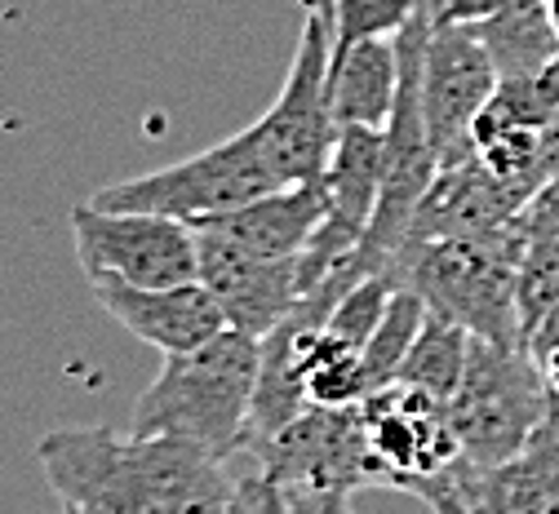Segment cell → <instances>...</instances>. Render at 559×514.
I'll use <instances>...</instances> for the list:
<instances>
[{
    "mask_svg": "<svg viewBox=\"0 0 559 514\" xmlns=\"http://www.w3.org/2000/svg\"><path fill=\"white\" fill-rule=\"evenodd\" d=\"M62 514H231L227 462L187 439L62 426L36 444Z\"/></svg>",
    "mask_w": 559,
    "mask_h": 514,
    "instance_id": "6da1fadb",
    "label": "cell"
},
{
    "mask_svg": "<svg viewBox=\"0 0 559 514\" xmlns=\"http://www.w3.org/2000/svg\"><path fill=\"white\" fill-rule=\"evenodd\" d=\"M258 363L262 342L240 328H223L195 350L165 355L156 382L138 395L129 430L187 439V444L231 462L236 453H245Z\"/></svg>",
    "mask_w": 559,
    "mask_h": 514,
    "instance_id": "7a4b0ae2",
    "label": "cell"
},
{
    "mask_svg": "<svg viewBox=\"0 0 559 514\" xmlns=\"http://www.w3.org/2000/svg\"><path fill=\"white\" fill-rule=\"evenodd\" d=\"M520 253H524V217L498 231L408 244L391 271V284L413 288L431 311L449 315L479 342L524 346V324L515 302Z\"/></svg>",
    "mask_w": 559,
    "mask_h": 514,
    "instance_id": "3957f363",
    "label": "cell"
},
{
    "mask_svg": "<svg viewBox=\"0 0 559 514\" xmlns=\"http://www.w3.org/2000/svg\"><path fill=\"white\" fill-rule=\"evenodd\" d=\"M289 187L280 165L271 160L262 129L249 124L214 146H204L200 156H187L178 165L152 169L143 178H124L111 187H98L90 200L103 208H138V213H165L178 223L195 227L200 217H214L227 208H240L258 195H271Z\"/></svg>",
    "mask_w": 559,
    "mask_h": 514,
    "instance_id": "277c9868",
    "label": "cell"
},
{
    "mask_svg": "<svg viewBox=\"0 0 559 514\" xmlns=\"http://www.w3.org/2000/svg\"><path fill=\"white\" fill-rule=\"evenodd\" d=\"M550 408L555 395L528 346H493L475 337L462 386L449 399V421L462 444L457 466L484 470L515 457Z\"/></svg>",
    "mask_w": 559,
    "mask_h": 514,
    "instance_id": "5b68a950",
    "label": "cell"
},
{
    "mask_svg": "<svg viewBox=\"0 0 559 514\" xmlns=\"http://www.w3.org/2000/svg\"><path fill=\"white\" fill-rule=\"evenodd\" d=\"M72 240L85 279H120L138 288H174L200 279L195 231L165 213L103 208L81 200L72 208Z\"/></svg>",
    "mask_w": 559,
    "mask_h": 514,
    "instance_id": "8992f818",
    "label": "cell"
},
{
    "mask_svg": "<svg viewBox=\"0 0 559 514\" xmlns=\"http://www.w3.org/2000/svg\"><path fill=\"white\" fill-rule=\"evenodd\" d=\"M258 470L275 479L285 492H360V488H391L386 470L378 466L360 404L346 408H307L285 430L249 449Z\"/></svg>",
    "mask_w": 559,
    "mask_h": 514,
    "instance_id": "52a82bcc",
    "label": "cell"
},
{
    "mask_svg": "<svg viewBox=\"0 0 559 514\" xmlns=\"http://www.w3.org/2000/svg\"><path fill=\"white\" fill-rule=\"evenodd\" d=\"M498 94V67L471 23H431L423 49V120L440 169L471 160L475 116Z\"/></svg>",
    "mask_w": 559,
    "mask_h": 514,
    "instance_id": "ba28073f",
    "label": "cell"
},
{
    "mask_svg": "<svg viewBox=\"0 0 559 514\" xmlns=\"http://www.w3.org/2000/svg\"><path fill=\"white\" fill-rule=\"evenodd\" d=\"M365 439L386 470V483L400 492H413L440 475H449L462 462V444L449 421V404L417 391L408 382L378 386L360 399Z\"/></svg>",
    "mask_w": 559,
    "mask_h": 514,
    "instance_id": "9c48e42d",
    "label": "cell"
},
{
    "mask_svg": "<svg viewBox=\"0 0 559 514\" xmlns=\"http://www.w3.org/2000/svg\"><path fill=\"white\" fill-rule=\"evenodd\" d=\"M195 244H200V284L214 292V302L223 307L227 328H240V333L262 342L307 298L302 253L298 258H266V253H253V249H245L227 236H214V231H195Z\"/></svg>",
    "mask_w": 559,
    "mask_h": 514,
    "instance_id": "30bf717a",
    "label": "cell"
},
{
    "mask_svg": "<svg viewBox=\"0 0 559 514\" xmlns=\"http://www.w3.org/2000/svg\"><path fill=\"white\" fill-rule=\"evenodd\" d=\"M431 483L449 488L466 514H559V399L515 457L484 470L453 466Z\"/></svg>",
    "mask_w": 559,
    "mask_h": 514,
    "instance_id": "8fae6325",
    "label": "cell"
},
{
    "mask_svg": "<svg viewBox=\"0 0 559 514\" xmlns=\"http://www.w3.org/2000/svg\"><path fill=\"white\" fill-rule=\"evenodd\" d=\"M98 307L138 342H147L165 355L195 350L204 342H214L227 328L223 307L214 302L200 279L174 284V288H138L120 279H90Z\"/></svg>",
    "mask_w": 559,
    "mask_h": 514,
    "instance_id": "7c38bea8",
    "label": "cell"
},
{
    "mask_svg": "<svg viewBox=\"0 0 559 514\" xmlns=\"http://www.w3.org/2000/svg\"><path fill=\"white\" fill-rule=\"evenodd\" d=\"M524 200L488 174L475 156L462 165H449L436 174L431 191L423 195L413 213V227H408V244H423V240H444V236H479V231H498L515 217H524ZM400 262V258H395ZM395 271V266H391Z\"/></svg>",
    "mask_w": 559,
    "mask_h": 514,
    "instance_id": "4fadbf2b",
    "label": "cell"
},
{
    "mask_svg": "<svg viewBox=\"0 0 559 514\" xmlns=\"http://www.w3.org/2000/svg\"><path fill=\"white\" fill-rule=\"evenodd\" d=\"M329 217V191L324 178L320 182H298V187H280L271 195H258L240 208L214 213V217H200L195 231H214L227 236L253 253L266 258H298L316 231L324 227Z\"/></svg>",
    "mask_w": 559,
    "mask_h": 514,
    "instance_id": "5bb4252c",
    "label": "cell"
},
{
    "mask_svg": "<svg viewBox=\"0 0 559 514\" xmlns=\"http://www.w3.org/2000/svg\"><path fill=\"white\" fill-rule=\"evenodd\" d=\"M395 89H400V53H395V36L391 40H356L333 49L329 62V111L333 124H369V129H386L391 107H395Z\"/></svg>",
    "mask_w": 559,
    "mask_h": 514,
    "instance_id": "9a60e30c",
    "label": "cell"
},
{
    "mask_svg": "<svg viewBox=\"0 0 559 514\" xmlns=\"http://www.w3.org/2000/svg\"><path fill=\"white\" fill-rule=\"evenodd\" d=\"M471 27L484 40L488 58H493L498 81H528L542 67H550V58L559 53V36L546 19L542 0H515V5L488 14Z\"/></svg>",
    "mask_w": 559,
    "mask_h": 514,
    "instance_id": "2e32d148",
    "label": "cell"
},
{
    "mask_svg": "<svg viewBox=\"0 0 559 514\" xmlns=\"http://www.w3.org/2000/svg\"><path fill=\"white\" fill-rule=\"evenodd\" d=\"M471 333L462 324H453L449 315L431 311L427 307V320L417 328L404 363H400V378L395 382H408L417 391H427L436 399H453V391L462 386V373H466V359H471Z\"/></svg>",
    "mask_w": 559,
    "mask_h": 514,
    "instance_id": "e0dca14e",
    "label": "cell"
},
{
    "mask_svg": "<svg viewBox=\"0 0 559 514\" xmlns=\"http://www.w3.org/2000/svg\"><path fill=\"white\" fill-rule=\"evenodd\" d=\"M423 320H427V302L417 298L413 288H395L382 324L373 328V337L365 346V382H369V391L391 386L400 378V363H404L417 328H423Z\"/></svg>",
    "mask_w": 559,
    "mask_h": 514,
    "instance_id": "ac0fdd59",
    "label": "cell"
},
{
    "mask_svg": "<svg viewBox=\"0 0 559 514\" xmlns=\"http://www.w3.org/2000/svg\"><path fill=\"white\" fill-rule=\"evenodd\" d=\"M427 5L431 0H333V49L356 40H391Z\"/></svg>",
    "mask_w": 559,
    "mask_h": 514,
    "instance_id": "d6986e66",
    "label": "cell"
},
{
    "mask_svg": "<svg viewBox=\"0 0 559 514\" xmlns=\"http://www.w3.org/2000/svg\"><path fill=\"white\" fill-rule=\"evenodd\" d=\"M231 514H294V501H289V492L280 488L275 479H266L262 470H253V475L236 479Z\"/></svg>",
    "mask_w": 559,
    "mask_h": 514,
    "instance_id": "ffe728a7",
    "label": "cell"
},
{
    "mask_svg": "<svg viewBox=\"0 0 559 514\" xmlns=\"http://www.w3.org/2000/svg\"><path fill=\"white\" fill-rule=\"evenodd\" d=\"M507 5H515V0H440L436 19H440V23H479V19L498 14V10H507Z\"/></svg>",
    "mask_w": 559,
    "mask_h": 514,
    "instance_id": "44dd1931",
    "label": "cell"
},
{
    "mask_svg": "<svg viewBox=\"0 0 559 514\" xmlns=\"http://www.w3.org/2000/svg\"><path fill=\"white\" fill-rule=\"evenodd\" d=\"M294 514H356L346 492H289Z\"/></svg>",
    "mask_w": 559,
    "mask_h": 514,
    "instance_id": "7402d4cb",
    "label": "cell"
},
{
    "mask_svg": "<svg viewBox=\"0 0 559 514\" xmlns=\"http://www.w3.org/2000/svg\"><path fill=\"white\" fill-rule=\"evenodd\" d=\"M417 497L431 505V514H466L462 501H457L449 488H440V483H423V492H417Z\"/></svg>",
    "mask_w": 559,
    "mask_h": 514,
    "instance_id": "603a6c76",
    "label": "cell"
},
{
    "mask_svg": "<svg viewBox=\"0 0 559 514\" xmlns=\"http://www.w3.org/2000/svg\"><path fill=\"white\" fill-rule=\"evenodd\" d=\"M533 359L542 363V378H546L550 395L559 399V346H550V350H542V355H533Z\"/></svg>",
    "mask_w": 559,
    "mask_h": 514,
    "instance_id": "cb8c5ba5",
    "label": "cell"
},
{
    "mask_svg": "<svg viewBox=\"0 0 559 514\" xmlns=\"http://www.w3.org/2000/svg\"><path fill=\"white\" fill-rule=\"evenodd\" d=\"M542 5H546V19H550L555 36H559V0H542Z\"/></svg>",
    "mask_w": 559,
    "mask_h": 514,
    "instance_id": "d4e9b609",
    "label": "cell"
},
{
    "mask_svg": "<svg viewBox=\"0 0 559 514\" xmlns=\"http://www.w3.org/2000/svg\"><path fill=\"white\" fill-rule=\"evenodd\" d=\"M542 200H550V204H555V213H559V191H550V187H546V191H542Z\"/></svg>",
    "mask_w": 559,
    "mask_h": 514,
    "instance_id": "484cf974",
    "label": "cell"
}]
</instances>
